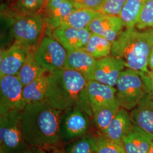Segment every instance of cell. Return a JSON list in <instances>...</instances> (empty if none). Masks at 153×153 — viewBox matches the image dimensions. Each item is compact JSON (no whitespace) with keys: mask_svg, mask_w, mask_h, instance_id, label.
Returning <instances> with one entry per match:
<instances>
[{"mask_svg":"<svg viewBox=\"0 0 153 153\" xmlns=\"http://www.w3.org/2000/svg\"><path fill=\"white\" fill-rule=\"evenodd\" d=\"M62 113L47 100L26 105L22 111V131L30 148L49 149L60 147L62 143L60 133Z\"/></svg>","mask_w":153,"mask_h":153,"instance_id":"6da1fadb","label":"cell"},{"mask_svg":"<svg viewBox=\"0 0 153 153\" xmlns=\"http://www.w3.org/2000/svg\"><path fill=\"white\" fill-rule=\"evenodd\" d=\"M47 100L61 111L78 108L93 117L87 93L88 80L77 71L65 68L49 73Z\"/></svg>","mask_w":153,"mask_h":153,"instance_id":"7a4b0ae2","label":"cell"},{"mask_svg":"<svg viewBox=\"0 0 153 153\" xmlns=\"http://www.w3.org/2000/svg\"><path fill=\"white\" fill-rule=\"evenodd\" d=\"M153 48L152 30L126 28L112 43L111 55L121 59L126 68L148 73V60Z\"/></svg>","mask_w":153,"mask_h":153,"instance_id":"3957f363","label":"cell"},{"mask_svg":"<svg viewBox=\"0 0 153 153\" xmlns=\"http://www.w3.org/2000/svg\"><path fill=\"white\" fill-rule=\"evenodd\" d=\"M45 25L44 17L40 13H15L12 19L10 34L16 43L33 51L40 42Z\"/></svg>","mask_w":153,"mask_h":153,"instance_id":"277c9868","label":"cell"},{"mask_svg":"<svg viewBox=\"0 0 153 153\" xmlns=\"http://www.w3.org/2000/svg\"><path fill=\"white\" fill-rule=\"evenodd\" d=\"M22 111L0 115V153H23L30 147L22 127Z\"/></svg>","mask_w":153,"mask_h":153,"instance_id":"5b68a950","label":"cell"},{"mask_svg":"<svg viewBox=\"0 0 153 153\" xmlns=\"http://www.w3.org/2000/svg\"><path fill=\"white\" fill-rule=\"evenodd\" d=\"M115 88L117 102L121 108L129 111L134 108L146 94L139 73L128 68L121 72Z\"/></svg>","mask_w":153,"mask_h":153,"instance_id":"8992f818","label":"cell"},{"mask_svg":"<svg viewBox=\"0 0 153 153\" xmlns=\"http://www.w3.org/2000/svg\"><path fill=\"white\" fill-rule=\"evenodd\" d=\"M93 125V117L82 109L73 108L64 111L60 123L62 143L66 144L91 133Z\"/></svg>","mask_w":153,"mask_h":153,"instance_id":"52a82bcc","label":"cell"},{"mask_svg":"<svg viewBox=\"0 0 153 153\" xmlns=\"http://www.w3.org/2000/svg\"><path fill=\"white\" fill-rule=\"evenodd\" d=\"M68 51L54 37L42 39L33 51L35 60L49 73L64 68Z\"/></svg>","mask_w":153,"mask_h":153,"instance_id":"ba28073f","label":"cell"},{"mask_svg":"<svg viewBox=\"0 0 153 153\" xmlns=\"http://www.w3.org/2000/svg\"><path fill=\"white\" fill-rule=\"evenodd\" d=\"M23 89L17 76H0V115L14 111H23L26 103Z\"/></svg>","mask_w":153,"mask_h":153,"instance_id":"9c48e42d","label":"cell"},{"mask_svg":"<svg viewBox=\"0 0 153 153\" xmlns=\"http://www.w3.org/2000/svg\"><path fill=\"white\" fill-rule=\"evenodd\" d=\"M125 68L121 59L112 55L99 59L97 60L92 80L115 87Z\"/></svg>","mask_w":153,"mask_h":153,"instance_id":"30bf717a","label":"cell"},{"mask_svg":"<svg viewBox=\"0 0 153 153\" xmlns=\"http://www.w3.org/2000/svg\"><path fill=\"white\" fill-rule=\"evenodd\" d=\"M29 51L16 42L7 49L1 51L0 76H16L26 60Z\"/></svg>","mask_w":153,"mask_h":153,"instance_id":"8fae6325","label":"cell"},{"mask_svg":"<svg viewBox=\"0 0 153 153\" xmlns=\"http://www.w3.org/2000/svg\"><path fill=\"white\" fill-rule=\"evenodd\" d=\"M125 27L119 16L100 13L88 26L91 33L104 37L112 43L118 37Z\"/></svg>","mask_w":153,"mask_h":153,"instance_id":"7c38bea8","label":"cell"},{"mask_svg":"<svg viewBox=\"0 0 153 153\" xmlns=\"http://www.w3.org/2000/svg\"><path fill=\"white\" fill-rule=\"evenodd\" d=\"M53 36L67 51L84 49L91 33L88 28L77 29L69 27H59L53 29Z\"/></svg>","mask_w":153,"mask_h":153,"instance_id":"4fadbf2b","label":"cell"},{"mask_svg":"<svg viewBox=\"0 0 153 153\" xmlns=\"http://www.w3.org/2000/svg\"><path fill=\"white\" fill-rule=\"evenodd\" d=\"M76 9L71 0H48L43 9L45 25L53 29L59 27Z\"/></svg>","mask_w":153,"mask_h":153,"instance_id":"5bb4252c","label":"cell"},{"mask_svg":"<svg viewBox=\"0 0 153 153\" xmlns=\"http://www.w3.org/2000/svg\"><path fill=\"white\" fill-rule=\"evenodd\" d=\"M97 59L84 49L68 51L64 68L81 74L88 81L93 79Z\"/></svg>","mask_w":153,"mask_h":153,"instance_id":"9a60e30c","label":"cell"},{"mask_svg":"<svg viewBox=\"0 0 153 153\" xmlns=\"http://www.w3.org/2000/svg\"><path fill=\"white\" fill-rule=\"evenodd\" d=\"M153 141V135L133 126L122 140L126 153H148Z\"/></svg>","mask_w":153,"mask_h":153,"instance_id":"2e32d148","label":"cell"},{"mask_svg":"<svg viewBox=\"0 0 153 153\" xmlns=\"http://www.w3.org/2000/svg\"><path fill=\"white\" fill-rule=\"evenodd\" d=\"M133 126L129 111L120 107L108 127L99 133L114 141L122 142L123 137L131 131Z\"/></svg>","mask_w":153,"mask_h":153,"instance_id":"e0dca14e","label":"cell"},{"mask_svg":"<svg viewBox=\"0 0 153 153\" xmlns=\"http://www.w3.org/2000/svg\"><path fill=\"white\" fill-rule=\"evenodd\" d=\"M130 115L134 126L153 135V101L146 94Z\"/></svg>","mask_w":153,"mask_h":153,"instance_id":"ac0fdd59","label":"cell"},{"mask_svg":"<svg viewBox=\"0 0 153 153\" xmlns=\"http://www.w3.org/2000/svg\"><path fill=\"white\" fill-rule=\"evenodd\" d=\"M87 93L91 110L116 100L115 87L94 80L88 81Z\"/></svg>","mask_w":153,"mask_h":153,"instance_id":"d6986e66","label":"cell"},{"mask_svg":"<svg viewBox=\"0 0 153 153\" xmlns=\"http://www.w3.org/2000/svg\"><path fill=\"white\" fill-rule=\"evenodd\" d=\"M48 89V76L46 74L25 86L23 96L26 105L46 100Z\"/></svg>","mask_w":153,"mask_h":153,"instance_id":"ffe728a7","label":"cell"},{"mask_svg":"<svg viewBox=\"0 0 153 153\" xmlns=\"http://www.w3.org/2000/svg\"><path fill=\"white\" fill-rule=\"evenodd\" d=\"M116 100L92 109L94 126L98 133H102L109 126L120 108Z\"/></svg>","mask_w":153,"mask_h":153,"instance_id":"44dd1931","label":"cell"},{"mask_svg":"<svg viewBox=\"0 0 153 153\" xmlns=\"http://www.w3.org/2000/svg\"><path fill=\"white\" fill-rule=\"evenodd\" d=\"M46 72L35 60L33 51H29L26 59L16 76L24 87L35 79L45 75Z\"/></svg>","mask_w":153,"mask_h":153,"instance_id":"7402d4cb","label":"cell"},{"mask_svg":"<svg viewBox=\"0 0 153 153\" xmlns=\"http://www.w3.org/2000/svg\"><path fill=\"white\" fill-rule=\"evenodd\" d=\"M101 13L91 9H76L66 19L60 27H69L77 29L88 28L93 19Z\"/></svg>","mask_w":153,"mask_h":153,"instance_id":"603a6c76","label":"cell"},{"mask_svg":"<svg viewBox=\"0 0 153 153\" xmlns=\"http://www.w3.org/2000/svg\"><path fill=\"white\" fill-rule=\"evenodd\" d=\"M112 43L104 37L91 33L84 50L98 60L111 55Z\"/></svg>","mask_w":153,"mask_h":153,"instance_id":"cb8c5ba5","label":"cell"},{"mask_svg":"<svg viewBox=\"0 0 153 153\" xmlns=\"http://www.w3.org/2000/svg\"><path fill=\"white\" fill-rule=\"evenodd\" d=\"M148 0H127L119 16L126 28L136 26L142 8Z\"/></svg>","mask_w":153,"mask_h":153,"instance_id":"d4e9b609","label":"cell"},{"mask_svg":"<svg viewBox=\"0 0 153 153\" xmlns=\"http://www.w3.org/2000/svg\"><path fill=\"white\" fill-rule=\"evenodd\" d=\"M97 133L93 132L65 144L64 153H95Z\"/></svg>","mask_w":153,"mask_h":153,"instance_id":"484cf974","label":"cell"},{"mask_svg":"<svg viewBox=\"0 0 153 153\" xmlns=\"http://www.w3.org/2000/svg\"><path fill=\"white\" fill-rule=\"evenodd\" d=\"M45 5V0H13L11 8L18 14L38 13Z\"/></svg>","mask_w":153,"mask_h":153,"instance_id":"4316f807","label":"cell"},{"mask_svg":"<svg viewBox=\"0 0 153 153\" xmlns=\"http://www.w3.org/2000/svg\"><path fill=\"white\" fill-rule=\"evenodd\" d=\"M95 153H126L122 142H116L97 133Z\"/></svg>","mask_w":153,"mask_h":153,"instance_id":"83f0119b","label":"cell"},{"mask_svg":"<svg viewBox=\"0 0 153 153\" xmlns=\"http://www.w3.org/2000/svg\"><path fill=\"white\" fill-rule=\"evenodd\" d=\"M153 26V0H148L142 8L135 27L146 30Z\"/></svg>","mask_w":153,"mask_h":153,"instance_id":"f1b7e54d","label":"cell"},{"mask_svg":"<svg viewBox=\"0 0 153 153\" xmlns=\"http://www.w3.org/2000/svg\"><path fill=\"white\" fill-rule=\"evenodd\" d=\"M127 0H103L99 12L107 15L119 16Z\"/></svg>","mask_w":153,"mask_h":153,"instance_id":"f546056e","label":"cell"},{"mask_svg":"<svg viewBox=\"0 0 153 153\" xmlns=\"http://www.w3.org/2000/svg\"><path fill=\"white\" fill-rule=\"evenodd\" d=\"M77 9H91L98 11L103 0H71Z\"/></svg>","mask_w":153,"mask_h":153,"instance_id":"4dcf8cb0","label":"cell"},{"mask_svg":"<svg viewBox=\"0 0 153 153\" xmlns=\"http://www.w3.org/2000/svg\"><path fill=\"white\" fill-rule=\"evenodd\" d=\"M138 73L142 78L146 95L153 101V78L149 76L147 73L143 72Z\"/></svg>","mask_w":153,"mask_h":153,"instance_id":"1f68e13d","label":"cell"},{"mask_svg":"<svg viewBox=\"0 0 153 153\" xmlns=\"http://www.w3.org/2000/svg\"><path fill=\"white\" fill-rule=\"evenodd\" d=\"M36 153H64L63 149L59 148H53L49 149H40L33 148Z\"/></svg>","mask_w":153,"mask_h":153,"instance_id":"d6a6232c","label":"cell"},{"mask_svg":"<svg viewBox=\"0 0 153 153\" xmlns=\"http://www.w3.org/2000/svg\"><path fill=\"white\" fill-rule=\"evenodd\" d=\"M148 68L149 71H153V48L151 50L149 60H148Z\"/></svg>","mask_w":153,"mask_h":153,"instance_id":"836d02e7","label":"cell"},{"mask_svg":"<svg viewBox=\"0 0 153 153\" xmlns=\"http://www.w3.org/2000/svg\"><path fill=\"white\" fill-rule=\"evenodd\" d=\"M23 153H36L33 148H30Z\"/></svg>","mask_w":153,"mask_h":153,"instance_id":"e575fe53","label":"cell"},{"mask_svg":"<svg viewBox=\"0 0 153 153\" xmlns=\"http://www.w3.org/2000/svg\"><path fill=\"white\" fill-rule=\"evenodd\" d=\"M147 74L149 76H150L152 78H153V71H149Z\"/></svg>","mask_w":153,"mask_h":153,"instance_id":"d590c367","label":"cell"},{"mask_svg":"<svg viewBox=\"0 0 153 153\" xmlns=\"http://www.w3.org/2000/svg\"><path fill=\"white\" fill-rule=\"evenodd\" d=\"M148 153H153V141L152 145H151V147L150 148V150L149 151Z\"/></svg>","mask_w":153,"mask_h":153,"instance_id":"8d00e7d4","label":"cell"},{"mask_svg":"<svg viewBox=\"0 0 153 153\" xmlns=\"http://www.w3.org/2000/svg\"><path fill=\"white\" fill-rule=\"evenodd\" d=\"M150 29L152 30V32H153V26L152 27L150 28Z\"/></svg>","mask_w":153,"mask_h":153,"instance_id":"74e56055","label":"cell"},{"mask_svg":"<svg viewBox=\"0 0 153 153\" xmlns=\"http://www.w3.org/2000/svg\"><path fill=\"white\" fill-rule=\"evenodd\" d=\"M48 0H45V4L48 2Z\"/></svg>","mask_w":153,"mask_h":153,"instance_id":"f35d334b","label":"cell"}]
</instances>
